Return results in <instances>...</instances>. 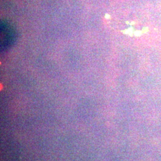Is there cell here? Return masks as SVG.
I'll use <instances>...</instances> for the list:
<instances>
[{"label": "cell", "mask_w": 161, "mask_h": 161, "mask_svg": "<svg viewBox=\"0 0 161 161\" xmlns=\"http://www.w3.org/2000/svg\"><path fill=\"white\" fill-rule=\"evenodd\" d=\"M1 50L4 52L12 47L16 39V33L13 27L4 21L1 22Z\"/></svg>", "instance_id": "cell-1"}]
</instances>
